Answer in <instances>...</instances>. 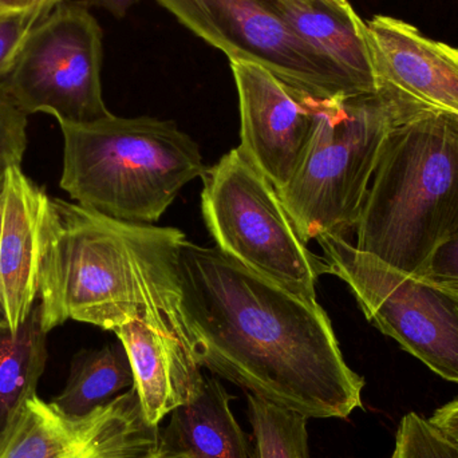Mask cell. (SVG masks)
<instances>
[{"instance_id":"15","label":"cell","mask_w":458,"mask_h":458,"mask_svg":"<svg viewBox=\"0 0 458 458\" xmlns=\"http://www.w3.org/2000/svg\"><path fill=\"white\" fill-rule=\"evenodd\" d=\"M277 15L341 67L363 94L378 93L366 23L355 13L335 10L322 0H267Z\"/></svg>"},{"instance_id":"14","label":"cell","mask_w":458,"mask_h":458,"mask_svg":"<svg viewBox=\"0 0 458 458\" xmlns=\"http://www.w3.org/2000/svg\"><path fill=\"white\" fill-rule=\"evenodd\" d=\"M113 333L128 352L134 387L150 425L160 427L200 392L206 377L193 352L180 349L144 320H131Z\"/></svg>"},{"instance_id":"24","label":"cell","mask_w":458,"mask_h":458,"mask_svg":"<svg viewBox=\"0 0 458 458\" xmlns=\"http://www.w3.org/2000/svg\"><path fill=\"white\" fill-rule=\"evenodd\" d=\"M429 421L458 448V398L437 409Z\"/></svg>"},{"instance_id":"2","label":"cell","mask_w":458,"mask_h":458,"mask_svg":"<svg viewBox=\"0 0 458 458\" xmlns=\"http://www.w3.org/2000/svg\"><path fill=\"white\" fill-rule=\"evenodd\" d=\"M185 242L177 228L121 222L46 196L37 272L43 330L75 320L114 331L144 320L193 352L179 275Z\"/></svg>"},{"instance_id":"5","label":"cell","mask_w":458,"mask_h":458,"mask_svg":"<svg viewBox=\"0 0 458 458\" xmlns=\"http://www.w3.org/2000/svg\"><path fill=\"white\" fill-rule=\"evenodd\" d=\"M311 105L309 147L279 196L304 242L323 234L347 239L360 219L397 113L379 93L311 96Z\"/></svg>"},{"instance_id":"8","label":"cell","mask_w":458,"mask_h":458,"mask_svg":"<svg viewBox=\"0 0 458 458\" xmlns=\"http://www.w3.org/2000/svg\"><path fill=\"white\" fill-rule=\"evenodd\" d=\"M102 30L82 2L59 3L32 31L0 89L26 113L89 123L112 113L102 96Z\"/></svg>"},{"instance_id":"11","label":"cell","mask_w":458,"mask_h":458,"mask_svg":"<svg viewBox=\"0 0 458 458\" xmlns=\"http://www.w3.org/2000/svg\"><path fill=\"white\" fill-rule=\"evenodd\" d=\"M240 110L239 149L275 185L287 187L311 139V96L288 88L260 64L229 59Z\"/></svg>"},{"instance_id":"20","label":"cell","mask_w":458,"mask_h":458,"mask_svg":"<svg viewBox=\"0 0 458 458\" xmlns=\"http://www.w3.org/2000/svg\"><path fill=\"white\" fill-rule=\"evenodd\" d=\"M390 458H458L457 448L429 420L409 413L401 420Z\"/></svg>"},{"instance_id":"13","label":"cell","mask_w":458,"mask_h":458,"mask_svg":"<svg viewBox=\"0 0 458 458\" xmlns=\"http://www.w3.org/2000/svg\"><path fill=\"white\" fill-rule=\"evenodd\" d=\"M0 229V310L13 333L26 322L38 298L39 225L47 193L21 166L4 171Z\"/></svg>"},{"instance_id":"18","label":"cell","mask_w":458,"mask_h":458,"mask_svg":"<svg viewBox=\"0 0 458 458\" xmlns=\"http://www.w3.org/2000/svg\"><path fill=\"white\" fill-rule=\"evenodd\" d=\"M133 386V369L118 341L75 354L66 386L51 403L67 416L85 417Z\"/></svg>"},{"instance_id":"12","label":"cell","mask_w":458,"mask_h":458,"mask_svg":"<svg viewBox=\"0 0 458 458\" xmlns=\"http://www.w3.org/2000/svg\"><path fill=\"white\" fill-rule=\"evenodd\" d=\"M366 32L378 93L398 121L420 113L458 118V48L392 16H374Z\"/></svg>"},{"instance_id":"6","label":"cell","mask_w":458,"mask_h":458,"mask_svg":"<svg viewBox=\"0 0 458 458\" xmlns=\"http://www.w3.org/2000/svg\"><path fill=\"white\" fill-rule=\"evenodd\" d=\"M201 214L225 255L245 268L317 301L325 259L307 247L275 185L236 148L207 169Z\"/></svg>"},{"instance_id":"4","label":"cell","mask_w":458,"mask_h":458,"mask_svg":"<svg viewBox=\"0 0 458 458\" xmlns=\"http://www.w3.org/2000/svg\"><path fill=\"white\" fill-rule=\"evenodd\" d=\"M64 137L59 187L80 206L136 225H155L180 191L207 172L199 145L174 121L112 114L58 121Z\"/></svg>"},{"instance_id":"10","label":"cell","mask_w":458,"mask_h":458,"mask_svg":"<svg viewBox=\"0 0 458 458\" xmlns=\"http://www.w3.org/2000/svg\"><path fill=\"white\" fill-rule=\"evenodd\" d=\"M136 387L85 417H70L34 395L0 441V458H144L160 446Z\"/></svg>"},{"instance_id":"16","label":"cell","mask_w":458,"mask_h":458,"mask_svg":"<svg viewBox=\"0 0 458 458\" xmlns=\"http://www.w3.org/2000/svg\"><path fill=\"white\" fill-rule=\"evenodd\" d=\"M231 395L216 378L169 416L161 446L192 458H252L250 440L231 411Z\"/></svg>"},{"instance_id":"3","label":"cell","mask_w":458,"mask_h":458,"mask_svg":"<svg viewBox=\"0 0 458 458\" xmlns=\"http://www.w3.org/2000/svg\"><path fill=\"white\" fill-rule=\"evenodd\" d=\"M355 247L425 276L458 234V118L420 113L387 137L355 225Z\"/></svg>"},{"instance_id":"7","label":"cell","mask_w":458,"mask_h":458,"mask_svg":"<svg viewBox=\"0 0 458 458\" xmlns=\"http://www.w3.org/2000/svg\"><path fill=\"white\" fill-rule=\"evenodd\" d=\"M330 274L349 285L370 322L446 381L458 384V290L408 274L344 237H318Z\"/></svg>"},{"instance_id":"21","label":"cell","mask_w":458,"mask_h":458,"mask_svg":"<svg viewBox=\"0 0 458 458\" xmlns=\"http://www.w3.org/2000/svg\"><path fill=\"white\" fill-rule=\"evenodd\" d=\"M64 0H39L37 4L0 18V82L10 74L35 27Z\"/></svg>"},{"instance_id":"1","label":"cell","mask_w":458,"mask_h":458,"mask_svg":"<svg viewBox=\"0 0 458 458\" xmlns=\"http://www.w3.org/2000/svg\"><path fill=\"white\" fill-rule=\"evenodd\" d=\"M179 275L201 368L307 420H344L362 408L365 379L347 365L318 301L188 240Z\"/></svg>"},{"instance_id":"26","label":"cell","mask_w":458,"mask_h":458,"mask_svg":"<svg viewBox=\"0 0 458 458\" xmlns=\"http://www.w3.org/2000/svg\"><path fill=\"white\" fill-rule=\"evenodd\" d=\"M38 2L39 0H0V18L27 10Z\"/></svg>"},{"instance_id":"28","label":"cell","mask_w":458,"mask_h":458,"mask_svg":"<svg viewBox=\"0 0 458 458\" xmlns=\"http://www.w3.org/2000/svg\"><path fill=\"white\" fill-rule=\"evenodd\" d=\"M322 2L330 5V7L335 8V10L349 11L352 8L349 0H322Z\"/></svg>"},{"instance_id":"29","label":"cell","mask_w":458,"mask_h":458,"mask_svg":"<svg viewBox=\"0 0 458 458\" xmlns=\"http://www.w3.org/2000/svg\"><path fill=\"white\" fill-rule=\"evenodd\" d=\"M2 220H3V195H2V192H0V229H2ZM0 323H4V322H3L2 310H0Z\"/></svg>"},{"instance_id":"19","label":"cell","mask_w":458,"mask_h":458,"mask_svg":"<svg viewBox=\"0 0 458 458\" xmlns=\"http://www.w3.org/2000/svg\"><path fill=\"white\" fill-rule=\"evenodd\" d=\"M252 458H311L307 419L248 394Z\"/></svg>"},{"instance_id":"31","label":"cell","mask_w":458,"mask_h":458,"mask_svg":"<svg viewBox=\"0 0 458 458\" xmlns=\"http://www.w3.org/2000/svg\"><path fill=\"white\" fill-rule=\"evenodd\" d=\"M456 448H457V446H456ZM457 454H458V448H457Z\"/></svg>"},{"instance_id":"17","label":"cell","mask_w":458,"mask_h":458,"mask_svg":"<svg viewBox=\"0 0 458 458\" xmlns=\"http://www.w3.org/2000/svg\"><path fill=\"white\" fill-rule=\"evenodd\" d=\"M46 336L38 304L16 333L0 323V441L24 403L37 395L47 362Z\"/></svg>"},{"instance_id":"23","label":"cell","mask_w":458,"mask_h":458,"mask_svg":"<svg viewBox=\"0 0 458 458\" xmlns=\"http://www.w3.org/2000/svg\"><path fill=\"white\" fill-rule=\"evenodd\" d=\"M425 276L458 290V234L437 250Z\"/></svg>"},{"instance_id":"27","label":"cell","mask_w":458,"mask_h":458,"mask_svg":"<svg viewBox=\"0 0 458 458\" xmlns=\"http://www.w3.org/2000/svg\"><path fill=\"white\" fill-rule=\"evenodd\" d=\"M144 458H192L190 454H182V452L171 451V449L164 448V446H158L155 452L148 454Z\"/></svg>"},{"instance_id":"22","label":"cell","mask_w":458,"mask_h":458,"mask_svg":"<svg viewBox=\"0 0 458 458\" xmlns=\"http://www.w3.org/2000/svg\"><path fill=\"white\" fill-rule=\"evenodd\" d=\"M27 117L0 89V171L21 166L29 145Z\"/></svg>"},{"instance_id":"9","label":"cell","mask_w":458,"mask_h":458,"mask_svg":"<svg viewBox=\"0 0 458 458\" xmlns=\"http://www.w3.org/2000/svg\"><path fill=\"white\" fill-rule=\"evenodd\" d=\"M157 2L228 59L260 64L288 88L317 98L363 94L341 67L299 38L267 0Z\"/></svg>"},{"instance_id":"30","label":"cell","mask_w":458,"mask_h":458,"mask_svg":"<svg viewBox=\"0 0 458 458\" xmlns=\"http://www.w3.org/2000/svg\"><path fill=\"white\" fill-rule=\"evenodd\" d=\"M3 182H4V171H0V192L3 190Z\"/></svg>"},{"instance_id":"25","label":"cell","mask_w":458,"mask_h":458,"mask_svg":"<svg viewBox=\"0 0 458 458\" xmlns=\"http://www.w3.org/2000/svg\"><path fill=\"white\" fill-rule=\"evenodd\" d=\"M139 0H82L86 7H99L106 10L117 19L125 18L128 11L133 7Z\"/></svg>"}]
</instances>
